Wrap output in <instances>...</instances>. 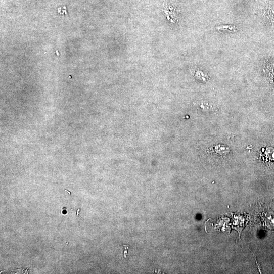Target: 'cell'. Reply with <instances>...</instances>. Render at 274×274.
<instances>
[{
  "label": "cell",
  "mask_w": 274,
  "mask_h": 274,
  "mask_svg": "<svg viewBox=\"0 0 274 274\" xmlns=\"http://www.w3.org/2000/svg\"><path fill=\"white\" fill-rule=\"evenodd\" d=\"M123 247H124V249H125V251H124V258H126L127 255H128L127 249H128L129 246L123 245Z\"/></svg>",
  "instance_id": "6da1fadb"
}]
</instances>
